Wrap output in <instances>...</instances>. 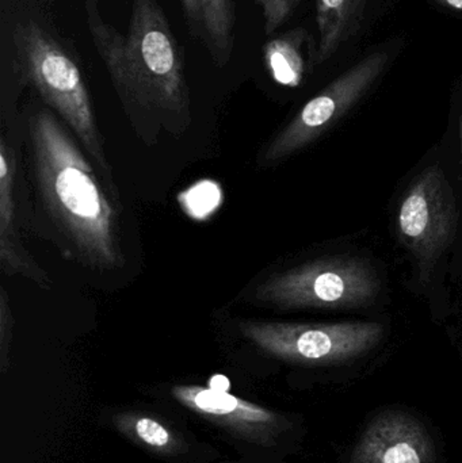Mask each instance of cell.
Wrapping results in <instances>:
<instances>
[{"label": "cell", "mask_w": 462, "mask_h": 463, "mask_svg": "<svg viewBox=\"0 0 462 463\" xmlns=\"http://www.w3.org/2000/svg\"><path fill=\"white\" fill-rule=\"evenodd\" d=\"M15 155L5 138L0 140V261L8 274H21L37 282L41 288L48 285V277L32 260L18 239L15 227Z\"/></svg>", "instance_id": "cell-11"}, {"label": "cell", "mask_w": 462, "mask_h": 463, "mask_svg": "<svg viewBox=\"0 0 462 463\" xmlns=\"http://www.w3.org/2000/svg\"><path fill=\"white\" fill-rule=\"evenodd\" d=\"M132 432L138 442L157 451H173L176 446L175 438L167 427L160 421L146 416H137L132 420Z\"/></svg>", "instance_id": "cell-14"}, {"label": "cell", "mask_w": 462, "mask_h": 463, "mask_svg": "<svg viewBox=\"0 0 462 463\" xmlns=\"http://www.w3.org/2000/svg\"><path fill=\"white\" fill-rule=\"evenodd\" d=\"M83 2L92 43L124 105L168 118L189 117L184 56L159 2L132 0L125 35L103 18L99 0Z\"/></svg>", "instance_id": "cell-1"}, {"label": "cell", "mask_w": 462, "mask_h": 463, "mask_svg": "<svg viewBox=\"0 0 462 463\" xmlns=\"http://www.w3.org/2000/svg\"><path fill=\"white\" fill-rule=\"evenodd\" d=\"M35 175L57 227L92 269L121 266L116 212L90 163L49 110L30 118Z\"/></svg>", "instance_id": "cell-3"}, {"label": "cell", "mask_w": 462, "mask_h": 463, "mask_svg": "<svg viewBox=\"0 0 462 463\" xmlns=\"http://www.w3.org/2000/svg\"><path fill=\"white\" fill-rule=\"evenodd\" d=\"M0 18L3 62L64 119L108 174L78 52L60 32L52 0H2Z\"/></svg>", "instance_id": "cell-2"}, {"label": "cell", "mask_w": 462, "mask_h": 463, "mask_svg": "<svg viewBox=\"0 0 462 463\" xmlns=\"http://www.w3.org/2000/svg\"><path fill=\"white\" fill-rule=\"evenodd\" d=\"M263 16V29L274 34L293 15L300 0H254Z\"/></svg>", "instance_id": "cell-15"}, {"label": "cell", "mask_w": 462, "mask_h": 463, "mask_svg": "<svg viewBox=\"0 0 462 463\" xmlns=\"http://www.w3.org/2000/svg\"><path fill=\"white\" fill-rule=\"evenodd\" d=\"M174 396L195 412L255 438L268 439L282 429L281 419L276 413L238 399L230 392L203 386H176Z\"/></svg>", "instance_id": "cell-9"}, {"label": "cell", "mask_w": 462, "mask_h": 463, "mask_svg": "<svg viewBox=\"0 0 462 463\" xmlns=\"http://www.w3.org/2000/svg\"><path fill=\"white\" fill-rule=\"evenodd\" d=\"M380 279L357 258H328L279 272L255 288V298L278 309H350L371 304Z\"/></svg>", "instance_id": "cell-4"}, {"label": "cell", "mask_w": 462, "mask_h": 463, "mask_svg": "<svg viewBox=\"0 0 462 463\" xmlns=\"http://www.w3.org/2000/svg\"><path fill=\"white\" fill-rule=\"evenodd\" d=\"M190 37L219 68L230 64L235 48V0H181Z\"/></svg>", "instance_id": "cell-10"}, {"label": "cell", "mask_w": 462, "mask_h": 463, "mask_svg": "<svg viewBox=\"0 0 462 463\" xmlns=\"http://www.w3.org/2000/svg\"><path fill=\"white\" fill-rule=\"evenodd\" d=\"M390 62L387 51L373 52L328 84L271 141L265 159L278 162L306 148L339 121L376 83Z\"/></svg>", "instance_id": "cell-6"}, {"label": "cell", "mask_w": 462, "mask_h": 463, "mask_svg": "<svg viewBox=\"0 0 462 463\" xmlns=\"http://www.w3.org/2000/svg\"><path fill=\"white\" fill-rule=\"evenodd\" d=\"M369 0H316L319 43L315 65L334 56L344 43L354 37L363 24Z\"/></svg>", "instance_id": "cell-12"}, {"label": "cell", "mask_w": 462, "mask_h": 463, "mask_svg": "<svg viewBox=\"0 0 462 463\" xmlns=\"http://www.w3.org/2000/svg\"><path fill=\"white\" fill-rule=\"evenodd\" d=\"M436 2L450 10L462 11V0H436Z\"/></svg>", "instance_id": "cell-18"}, {"label": "cell", "mask_w": 462, "mask_h": 463, "mask_svg": "<svg viewBox=\"0 0 462 463\" xmlns=\"http://www.w3.org/2000/svg\"><path fill=\"white\" fill-rule=\"evenodd\" d=\"M455 193L439 165L426 168L401 201L399 239L423 269L452 244L457 232Z\"/></svg>", "instance_id": "cell-7"}, {"label": "cell", "mask_w": 462, "mask_h": 463, "mask_svg": "<svg viewBox=\"0 0 462 463\" xmlns=\"http://www.w3.org/2000/svg\"><path fill=\"white\" fill-rule=\"evenodd\" d=\"M209 388L213 389V391L228 392L230 391V381L222 375H216L209 383Z\"/></svg>", "instance_id": "cell-17"}, {"label": "cell", "mask_w": 462, "mask_h": 463, "mask_svg": "<svg viewBox=\"0 0 462 463\" xmlns=\"http://www.w3.org/2000/svg\"><path fill=\"white\" fill-rule=\"evenodd\" d=\"M461 148H462V122H461Z\"/></svg>", "instance_id": "cell-19"}, {"label": "cell", "mask_w": 462, "mask_h": 463, "mask_svg": "<svg viewBox=\"0 0 462 463\" xmlns=\"http://www.w3.org/2000/svg\"><path fill=\"white\" fill-rule=\"evenodd\" d=\"M311 40L306 29L297 27L266 43L263 49L266 67L277 83L287 87L303 83L309 65H315L316 59V51H309Z\"/></svg>", "instance_id": "cell-13"}, {"label": "cell", "mask_w": 462, "mask_h": 463, "mask_svg": "<svg viewBox=\"0 0 462 463\" xmlns=\"http://www.w3.org/2000/svg\"><path fill=\"white\" fill-rule=\"evenodd\" d=\"M433 439L414 416L380 413L361 435L350 463H433Z\"/></svg>", "instance_id": "cell-8"}, {"label": "cell", "mask_w": 462, "mask_h": 463, "mask_svg": "<svg viewBox=\"0 0 462 463\" xmlns=\"http://www.w3.org/2000/svg\"><path fill=\"white\" fill-rule=\"evenodd\" d=\"M13 312L8 305L7 294L5 288H2V297H0V350H2V364L5 369L7 364V354L10 350L11 337H13Z\"/></svg>", "instance_id": "cell-16"}, {"label": "cell", "mask_w": 462, "mask_h": 463, "mask_svg": "<svg viewBox=\"0 0 462 463\" xmlns=\"http://www.w3.org/2000/svg\"><path fill=\"white\" fill-rule=\"evenodd\" d=\"M241 335L263 353L300 364H344L382 342L377 323L290 324L241 321Z\"/></svg>", "instance_id": "cell-5"}]
</instances>
